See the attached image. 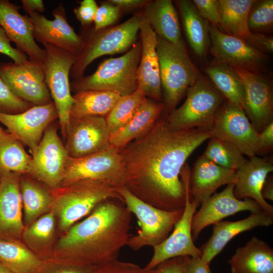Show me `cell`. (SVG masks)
<instances>
[{
    "mask_svg": "<svg viewBox=\"0 0 273 273\" xmlns=\"http://www.w3.org/2000/svg\"><path fill=\"white\" fill-rule=\"evenodd\" d=\"M110 133L106 118H70L65 145L69 157L79 158L98 152L110 146Z\"/></svg>",
    "mask_w": 273,
    "mask_h": 273,
    "instance_id": "cell-17",
    "label": "cell"
},
{
    "mask_svg": "<svg viewBox=\"0 0 273 273\" xmlns=\"http://www.w3.org/2000/svg\"><path fill=\"white\" fill-rule=\"evenodd\" d=\"M273 170L271 158L256 156L250 158L236 171L234 194L239 200L251 198L257 202L265 211L273 214V206L261 194L262 185Z\"/></svg>",
    "mask_w": 273,
    "mask_h": 273,
    "instance_id": "cell-25",
    "label": "cell"
},
{
    "mask_svg": "<svg viewBox=\"0 0 273 273\" xmlns=\"http://www.w3.org/2000/svg\"><path fill=\"white\" fill-rule=\"evenodd\" d=\"M211 52L217 62L235 69L258 73L264 59L263 53L245 40L226 34L217 27H209Z\"/></svg>",
    "mask_w": 273,
    "mask_h": 273,
    "instance_id": "cell-18",
    "label": "cell"
},
{
    "mask_svg": "<svg viewBox=\"0 0 273 273\" xmlns=\"http://www.w3.org/2000/svg\"><path fill=\"white\" fill-rule=\"evenodd\" d=\"M21 174L9 172L0 180V239L21 241L24 229L20 188Z\"/></svg>",
    "mask_w": 273,
    "mask_h": 273,
    "instance_id": "cell-21",
    "label": "cell"
},
{
    "mask_svg": "<svg viewBox=\"0 0 273 273\" xmlns=\"http://www.w3.org/2000/svg\"><path fill=\"white\" fill-rule=\"evenodd\" d=\"M22 7L28 14L32 12L41 13L45 10V6L42 0H22Z\"/></svg>",
    "mask_w": 273,
    "mask_h": 273,
    "instance_id": "cell-53",
    "label": "cell"
},
{
    "mask_svg": "<svg viewBox=\"0 0 273 273\" xmlns=\"http://www.w3.org/2000/svg\"><path fill=\"white\" fill-rule=\"evenodd\" d=\"M57 118L58 114L53 102L33 106L18 114L0 112V122L29 148L31 154L39 143L47 128Z\"/></svg>",
    "mask_w": 273,
    "mask_h": 273,
    "instance_id": "cell-16",
    "label": "cell"
},
{
    "mask_svg": "<svg viewBox=\"0 0 273 273\" xmlns=\"http://www.w3.org/2000/svg\"><path fill=\"white\" fill-rule=\"evenodd\" d=\"M273 223V214L264 210L251 213L247 217L235 221H220L214 224L209 240L201 247V260L210 263L226 244L235 236L256 227L268 226Z\"/></svg>",
    "mask_w": 273,
    "mask_h": 273,
    "instance_id": "cell-24",
    "label": "cell"
},
{
    "mask_svg": "<svg viewBox=\"0 0 273 273\" xmlns=\"http://www.w3.org/2000/svg\"><path fill=\"white\" fill-rule=\"evenodd\" d=\"M205 71L210 81L227 101L244 110V86L234 68L217 62L207 66Z\"/></svg>",
    "mask_w": 273,
    "mask_h": 273,
    "instance_id": "cell-34",
    "label": "cell"
},
{
    "mask_svg": "<svg viewBox=\"0 0 273 273\" xmlns=\"http://www.w3.org/2000/svg\"><path fill=\"white\" fill-rule=\"evenodd\" d=\"M1 175H0V180H1Z\"/></svg>",
    "mask_w": 273,
    "mask_h": 273,
    "instance_id": "cell-57",
    "label": "cell"
},
{
    "mask_svg": "<svg viewBox=\"0 0 273 273\" xmlns=\"http://www.w3.org/2000/svg\"><path fill=\"white\" fill-rule=\"evenodd\" d=\"M33 106L14 95L0 77V112L18 114Z\"/></svg>",
    "mask_w": 273,
    "mask_h": 273,
    "instance_id": "cell-41",
    "label": "cell"
},
{
    "mask_svg": "<svg viewBox=\"0 0 273 273\" xmlns=\"http://www.w3.org/2000/svg\"><path fill=\"white\" fill-rule=\"evenodd\" d=\"M236 171L221 167L200 156L195 162L190 177L191 199L200 205L221 186L234 184Z\"/></svg>",
    "mask_w": 273,
    "mask_h": 273,
    "instance_id": "cell-26",
    "label": "cell"
},
{
    "mask_svg": "<svg viewBox=\"0 0 273 273\" xmlns=\"http://www.w3.org/2000/svg\"><path fill=\"white\" fill-rule=\"evenodd\" d=\"M43 260L22 241L0 239V262L14 273H35Z\"/></svg>",
    "mask_w": 273,
    "mask_h": 273,
    "instance_id": "cell-36",
    "label": "cell"
},
{
    "mask_svg": "<svg viewBox=\"0 0 273 273\" xmlns=\"http://www.w3.org/2000/svg\"><path fill=\"white\" fill-rule=\"evenodd\" d=\"M157 36L164 110L170 113L202 75L191 60L183 40L173 43Z\"/></svg>",
    "mask_w": 273,
    "mask_h": 273,
    "instance_id": "cell-4",
    "label": "cell"
},
{
    "mask_svg": "<svg viewBox=\"0 0 273 273\" xmlns=\"http://www.w3.org/2000/svg\"><path fill=\"white\" fill-rule=\"evenodd\" d=\"M31 160L22 142L10 132L0 135V175L28 173Z\"/></svg>",
    "mask_w": 273,
    "mask_h": 273,
    "instance_id": "cell-37",
    "label": "cell"
},
{
    "mask_svg": "<svg viewBox=\"0 0 273 273\" xmlns=\"http://www.w3.org/2000/svg\"><path fill=\"white\" fill-rule=\"evenodd\" d=\"M59 238L57 219L53 210L25 226L22 242L43 260L51 258Z\"/></svg>",
    "mask_w": 273,
    "mask_h": 273,
    "instance_id": "cell-30",
    "label": "cell"
},
{
    "mask_svg": "<svg viewBox=\"0 0 273 273\" xmlns=\"http://www.w3.org/2000/svg\"><path fill=\"white\" fill-rule=\"evenodd\" d=\"M245 40L262 53H272L273 38L270 36L262 33L251 32L249 37Z\"/></svg>",
    "mask_w": 273,
    "mask_h": 273,
    "instance_id": "cell-49",
    "label": "cell"
},
{
    "mask_svg": "<svg viewBox=\"0 0 273 273\" xmlns=\"http://www.w3.org/2000/svg\"><path fill=\"white\" fill-rule=\"evenodd\" d=\"M70 110V118L107 116L121 97L107 90H87L75 93Z\"/></svg>",
    "mask_w": 273,
    "mask_h": 273,
    "instance_id": "cell-33",
    "label": "cell"
},
{
    "mask_svg": "<svg viewBox=\"0 0 273 273\" xmlns=\"http://www.w3.org/2000/svg\"><path fill=\"white\" fill-rule=\"evenodd\" d=\"M142 14H135L123 23L99 30L93 28L82 36L84 44L70 71L74 79L83 76L88 66L98 58L127 52L136 42Z\"/></svg>",
    "mask_w": 273,
    "mask_h": 273,
    "instance_id": "cell-6",
    "label": "cell"
},
{
    "mask_svg": "<svg viewBox=\"0 0 273 273\" xmlns=\"http://www.w3.org/2000/svg\"><path fill=\"white\" fill-rule=\"evenodd\" d=\"M256 1L218 0L221 27L229 35L243 40L251 33L248 26L250 11Z\"/></svg>",
    "mask_w": 273,
    "mask_h": 273,
    "instance_id": "cell-35",
    "label": "cell"
},
{
    "mask_svg": "<svg viewBox=\"0 0 273 273\" xmlns=\"http://www.w3.org/2000/svg\"><path fill=\"white\" fill-rule=\"evenodd\" d=\"M4 30L0 26V53L8 56L15 63L26 62L29 60L28 56L18 49L13 48Z\"/></svg>",
    "mask_w": 273,
    "mask_h": 273,
    "instance_id": "cell-47",
    "label": "cell"
},
{
    "mask_svg": "<svg viewBox=\"0 0 273 273\" xmlns=\"http://www.w3.org/2000/svg\"><path fill=\"white\" fill-rule=\"evenodd\" d=\"M210 264L204 262L201 257H190L186 273H211Z\"/></svg>",
    "mask_w": 273,
    "mask_h": 273,
    "instance_id": "cell-51",
    "label": "cell"
},
{
    "mask_svg": "<svg viewBox=\"0 0 273 273\" xmlns=\"http://www.w3.org/2000/svg\"><path fill=\"white\" fill-rule=\"evenodd\" d=\"M191 170L184 167L181 172V180L186 191L185 207L181 217L176 222L171 235L163 241L153 247L154 253L145 267L147 269L155 268L158 265L168 259L179 256L201 257L202 252L194 244L192 234L193 217L200 204L192 200L190 192Z\"/></svg>",
    "mask_w": 273,
    "mask_h": 273,
    "instance_id": "cell-11",
    "label": "cell"
},
{
    "mask_svg": "<svg viewBox=\"0 0 273 273\" xmlns=\"http://www.w3.org/2000/svg\"><path fill=\"white\" fill-rule=\"evenodd\" d=\"M28 14L33 26L34 38L38 41L51 43L69 53L79 55L84 41L82 36L69 24L62 3L52 11V20L37 12Z\"/></svg>",
    "mask_w": 273,
    "mask_h": 273,
    "instance_id": "cell-20",
    "label": "cell"
},
{
    "mask_svg": "<svg viewBox=\"0 0 273 273\" xmlns=\"http://www.w3.org/2000/svg\"><path fill=\"white\" fill-rule=\"evenodd\" d=\"M190 257L179 256L165 260L155 268L157 273H186Z\"/></svg>",
    "mask_w": 273,
    "mask_h": 273,
    "instance_id": "cell-48",
    "label": "cell"
},
{
    "mask_svg": "<svg viewBox=\"0 0 273 273\" xmlns=\"http://www.w3.org/2000/svg\"><path fill=\"white\" fill-rule=\"evenodd\" d=\"M261 194L264 199L273 201V179L272 176L266 177L261 188Z\"/></svg>",
    "mask_w": 273,
    "mask_h": 273,
    "instance_id": "cell-54",
    "label": "cell"
},
{
    "mask_svg": "<svg viewBox=\"0 0 273 273\" xmlns=\"http://www.w3.org/2000/svg\"><path fill=\"white\" fill-rule=\"evenodd\" d=\"M143 14L157 35L173 43L182 40L177 12L172 1H149Z\"/></svg>",
    "mask_w": 273,
    "mask_h": 273,
    "instance_id": "cell-31",
    "label": "cell"
},
{
    "mask_svg": "<svg viewBox=\"0 0 273 273\" xmlns=\"http://www.w3.org/2000/svg\"><path fill=\"white\" fill-rule=\"evenodd\" d=\"M0 273H14L0 262Z\"/></svg>",
    "mask_w": 273,
    "mask_h": 273,
    "instance_id": "cell-55",
    "label": "cell"
},
{
    "mask_svg": "<svg viewBox=\"0 0 273 273\" xmlns=\"http://www.w3.org/2000/svg\"><path fill=\"white\" fill-rule=\"evenodd\" d=\"M164 109L163 102L147 98L131 119L118 131L110 134V145L121 150L142 136L152 127Z\"/></svg>",
    "mask_w": 273,
    "mask_h": 273,
    "instance_id": "cell-28",
    "label": "cell"
},
{
    "mask_svg": "<svg viewBox=\"0 0 273 273\" xmlns=\"http://www.w3.org/2000/svg\"><path fill=\"white\" fill-rule=\"evenodd\" d=\"M125 207L137 217L140 230L136 235L130 236L127 245L134 250L147 246L154 247L163 241L184 209L166 211L156 208L141 200L125 187L119 190Z\"/></svg>",
    "mask_w": 273,
    "mask_h": 273,
    "instance_id": "cell-8",
    "label": "cell"
},
{
    "mask_svg": "<svg viewBox=\"0 0 273 273\" xmlns=\"http://www.w3.org/2000/svg\"><path fill=\"white\" fill-rule=\"evenodd\" d=\"M41 43L46 51L42 63L46 82L58 112L62 134L66 137L73 101L69 75L77 56L51 43Z\"/></svg>",
    "mask_w": 273,
    "mask_h": 273,
    "instance_id": "cell-10",
    "label": "cell"
},
{
    "mask_svg": "<svg viewBox=\"0 0 273 273\" xmlns=\"http://www.w3.org/2000/svg\"><path fill=\"white\" fill-rule=\"evenodd\" d=\"M84 180L101 181L118 188L124 187L125 173L120 150L110 145L85 156H69L59 188Z\"/></svg>",
    "mask_w": 273,
    "mask_h": 273,
    "instance_id": "cell-9",
    "label": "cell"
},
{
    "mask_svg": "<svg viewBox=\"0 0 273 273\" xmlns=\"http://www.w3.org/2000/svg\"><path fill=\"white\" fill-rule=\"evenodd\" d=\"M5 131L3 128H2L1 127H0V135Z\"/></svg>",
    "mask_w": 273,
    "mask_h": 273,
    "instance_id": "cell-56",
    "label": "cell"
},
{
    "mask_svg": "<svg viewBox=\"0 0 273 273\" xmlns=\"http://www.w3.org/2000/svg\"><path fill=\"white\" fill-rule=\"evenodd\" d=\"M211 138L198 128L176 130L167 118L120 150L125 185L144 201L166 211L184 209L186 191L180 172L190 155Z\"/></svg>",
    "mask_w": 273,
    "mask_h": 273,
    "instance_id": "cell-1",
    "label": "cell"
},
{
    "mask_svg": "<svg viewBox=\"0 0 273 273\" xmlns=\"http://www.w3.org/2000/svg\"><path fill=\"white\" fill-rule=\"evenodd\" d=\"M131 214L116 202L101 203L59 237L49 259L95 266L117 259L130 236Z\"/></svg>",
    "mask_w": 273,
    "mask_h": 273,
    "instance_id": "cell-2",
    "label": "cell"
},
{
    "mask_svg": "<svg viewBox=\"0 0 273 273\" xmlns=\"http://www.w3.org/2000/svg\"><path fill=\"white\" fill-rule=\"evenodd\" d=\"M235 69V68H234ZM245 88L244 111L259 133L273 122V94L268 81L258 73L235 69Z\"/></svg>",
    "mask_w": 273,
    "mask_h": 273,
    "instance_id": "cell-19",
    "label": "cell"
},
{
    "mask_svg": "<svg viewBox=\"0 0 273 273\" xmlns=\"http://www.w3.org/2000/svg\"><path fill=\"white\" fill-rule=\"evenodd\" d=\"M146 98L139 88L129 95L121 97L106 118L110 134L123 127L131 119Z\"/></svg>",
    "mask_w": 273,
    "mask_h": 273,
    "instance_id": "cell-39",
    "label": "cell"
},
{
    "mask_svg": "<svg viewBox=\"0 0 273 273\" xmlns=\"http://www.w3.org/2000/svg\"><path fill=\"white\" fill-rule=\"evenodd\" d=\"M202 155L216 164L237 171L247 160L233 144L223 140L211 137Z\"/></svg>",
    "mask_w": 273,
    "mask_h": 273,
    "instance_id": "cell-38",
    "label": "cell"
},
{
    "mask_svg": "<svg viewBox=\"0 0 273 273\" xmlns=\"http://www.w3.org/2000/svg\"><path fill=\"white\" fill-rule=\"evenodd\" d=\"M211 137L229 142L243 154L251 158L256 155L258 133L244 110L225 101L217 110L210 130Z\"/></svg>",
    "mask_w": 273,
    "mask_h": 273,
    "instance_id": "cell-14",
    "label": "cell"
},
{
    "mask_svg": "<svg viewBox=\"0 0 273 273\" xmlns=\"http://www.w3.org/2000/svg\"><path fill=\"white\" fill-rule=\"evenodd\" d=\"M94 267L48 259L43 260L35 273H92Z\"/></svg>",
    "mask_w": 273,
    "mask_h": 273,
    "instance_id": "cell-43",
    "label": "cell"
},
{
    "mask_svg": "<svg viewBox=\"0 0 273 273\" xmlns=\"http://www.w3.org/2000/svg\"><path fill=\"white\" fill-rule=\"evenodd\" d=\"M92 273H157L155 268L147 269L133 263L117 259L95 266Z\"/></svg>",
    "mask_w": 273,
    "mask_h": 273,
    "instance_id": "cell-42",
    "label": "cell"
},
{
    "mask_svg": "<svg viewBox=\"0 0 273 273\" xmlns=\"http://www.w3.org/2000/svg\"><path fill=\"white\" fill-rule=\"evenodd\" d=\"M98 8L95 1L83 0L79 6L74 9V13L81 25L86 27L94 22Z\"/></svg>",
    "mask_w": 273,
    "mask_h": 273,
    "instance_id": "cell-46",
    "label": "cell"
},
{
    "mask_svg": "<svg viewBox=\"0 0 273 273\" xmlns=\"http://www.w3.org/2000/svg\"><path fill=\"white\" fill-rule=\"evenodd\" d=\"M248 26L251 32H267L273 26V1H256L248 16Z\"/></svg>",
    "mask_w": 273,
    "mask_h": 273,
    "instance_id": "cell-40",
    "label": "cell"
},
{
    "mask_svg": "<svg viewBox=\"0 0 273 273\" xmlns=\"http://www.w3.org/2000/svg\"><path fill=\"white\" fill-rule=\"evenodd\" d=\"M149 1L146 0H110L108 2L118 7L120 10H130L145 6Z\"/></svg>",
    "mask_w": 273,
    "mask_h": 273,
    "instance_id": "cell-52",
    "label": "cell"
},
{
    "mask_svg": "<svg viewBox=\"0 0 273 273\" xmlns=\"http://www.w3.org/2000/svg\"><path fill=\"white\" fill-rule=\"evenodd\" d=\"M228 263L231 273H273V249L253 236L237 248Z\"/></svg>",
    "mask_w": 273,
    "mask_h": 273,
    "instance_id": "cell-27",
    "label": "cell"
},
{
    "mask_svg": "<svg viewBox=\"0 0 273 273\" xmlns=\"http://www.w3.org/2000/svg\"><path fill=\"white\" fill-rule=\"evenodd\" d=\"M0 77L14 95L25 102L34 106L53 102L42 62L30 59L21 64L0 62Z\"/></svg>",
    "mask_w": 273,
    "mask_h": 273,
    "instance_id": "cell-13",
    "label": "cell"
},
{
    "mask_svg": "<svg viewBox=\"0 0 273 273\" xmlns=\"http://www.w3.org/2000/svg\"><path fill=\"white\" fill-rule=\"evenodd\" d=\"M120 188L94 180H80L53 191L58 237L89 214L101 203L111 198L123 199Z\"/></svg>",
    "mask_w": 273,
    "mask_h": 273,
    "instance_id": "cell-3",
    "label": "cell"
},
{
    "mask_svg": "<svg viewBox=\"0 0 273 273\" xmlns=\"http://www.w3.org/2000/svg\"><path fill=\"white\" fill-rule=\"evenodd\" d=\"M234 184H230L221 192L214 193L201 204L194 214L192 223L194 241L198 239L201 231L226 217L237 212L249 211L251 213L263 210L259 204L251 198L239 200L234 194Z\"/></svg>",
    "mask_w": 273,
    "mask_h": 273,
    "instance_id": "cell-15",
    "label": "cell"
},
{
    "mask_svg": "<svg viewBox=\"0 0 273 273\" xmlns=\"http://www.w3.org/2000/svg\"><path fill=\"white\" fill-rule=\"evenodd\" d=\"M28 173L50 189H58L62 181L69 155L56 128L50 125L31 153Z\"/></svg>",
    "mask_w": 273,
    "mask_h": 273,
    "instance_id": "cell-12",
    "label": "cell"
},
{
    "mask_svg": "<svg viewBox=\"0 0 273 273\" xmlns=\"http://www.w3.org/2000/svg\"><path fill=\"white\" fill-rule=\"evenodd\" d=\"M142 52L141 40L124 55L104 60L92 74L81 76L70 83L77 93L87 90H107L120 97L129 95L138 88L137 71Z\"/></svg>",
    "mask_w": 273,
    "mask_h": 273,
    "instance_id": "cell-5",
    "label": "cell"
},
{
    "mask_svg": "<svg viewBox=\"0 0 273 273\" xmlns=\"http://www.w3.org/2000/svg\"><path fill=\"white\" fill-rule=\"evenodd\" d=\"M139 31L142 52L137 71L138 88L147 98L162 102V91L157 52V36L143 14Z\"/></svg>",
    "mask_w": 273,
    "mask_h": 273,
    "instance_id": "cell-22",
    "label": "cell"
},
{
    "mask_svg": "<svg viewBox=\"0 0 273 273\" xmlns=\"http://www.w3.org/2000/svg\"><path fill=\"white\" fill-rule=\"evenodd\" d=\"M192 2L200 15L212 25L221 26L220 6L217 0H193Z\"/></svg>",
    "mask_w": 273,
    "mask_h": 273,
    "instance_id": "cell-45",
    "label": "cell"
},
{
    "mask_svg": "<svg viewBox=\"0 0 273 273\" xmlns=\"http://www.w3.org/2000/svg\"><path fill=\"white\" fill-rule=\"evenodd\" d=\"M21 8L8 0H0V26L17 49L26 54L29 59L42 63L45 50L36 43L33 26L27 14H20Z\"/></svg>",
    "mask_w": 273,
    "mask_h": 273,
    "instance_id": "cell-23",
    "label": "cell"
},
{
    "mask_svg": "<svg viewBox=\"0 0 273 273\" xmlns=\"http://www.w3.org/2000/svg\"><path fill=\"white\" fill-rule=\"evenodd\" d=\"M120 9L109 2L103 3L98 6L94 20L95 30L107 28L114 24L118 19Z\"/></svg>",
    "mask_w": 273,
    "mask_h": 273,
    "instance_id": "cell-44",
    "label": "cell"
},
{
    "mask_svg": "<svg viewBox=\"0 0 273 273\" xmlns=\"http://www.w3.org/2000/svg\"><path fill=\"white\" fill-rule=\"evenodd\" d=\"M224 99L210 80L202 75L188 89L184 104L170 112L167 122L174 129L198 128L210 131Z\"/></svg>",
    "mask_w": 273,
    "mask_h": 273,
    "instance_id": "cell-7",
    "label": "cell"
},
{
    "mask_svg": "<svg viewBox=\"0 0 273 273\" xmlns=\"http://www.w3.org/2000/svg\"><path fill=\"white\" fill-rule=\"evenodd\" d=\"M273 122L267 125L258 133V146L256 155L266 154L272 149Z\"/></svg>",
    "mask_w": 273,
    "mask_h": 273,
    "instance_id": "cell-50",
    "label": "cell"
},
{
    "mask_svg": "<svg viewBox=\"0 0 273 273\" xmlns=\"http://www.w3.org/2000/svg\"><path fill=\"white\" fill-rule=\"evenodd\" d=\"M176 3L189 43L195 54L202 57L209 45L208 22L200 15L192 1L178 0Z\"/></svg>",
    "mask_w": 273,
    "mask_h": 273,
    "instance_id": "cell-32",
    "label": "cell"
},
{
    "mask_svg": "<svg viewBox=\"0 0 273 273\" xmlns=\"http://www.w3.org/2000/svg\"><path fill=\"white\" fill-rule=\"evenodd\" d=\"M20 188L24 227L52 210L53 191L28 174H21Z\"/></svg>",
    "mask_w": 273,
    "mask_h": 273,
    "instance_id": "cell-29",
    "label": "cell"
}]
</instances>
